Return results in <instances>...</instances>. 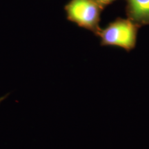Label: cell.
I'll list each match as a JSON object with an SVG mask.
<instances>
[{
  "label": "cell",
  "instance_id": "1",
  "mask_svg": "<svg viewBox=\"0 0 149 149\" xmlns=\"http://www.w3.org/2000/svg\"><path fill=\"white\" fill-rule=\"evenodd\" d=\"M137 33V26L133 21L119 19L112 22L97 34L102 46H115L130 51L135 46Z\"/></svg>",
  "mask_w": 149,
  "mask_h": 149
},
{
  "label": "cell",
  "instance_id": "2",
  "mask_svg": "<svg viewBox=\"0 0 149 149\" xmlns=\"http://www.w3.org/2000/svg\"><path fill=\"white\" fill-rule=\"evenodd\" d=\"M68 18L79 26L98 33L100 6L94 0H72L67 6Z\"/></svg>",
  "mask_w": 149,
  "mask_h": 149
},
{
  "label": "cell",
  "instance_id": "3",
  "mask_svg": "<svg viewBox=\"0 0 149 149\" xmlns=\"http://www.w3.org/2000/svg\"><path fill=\"white\" fill-rule=\"evenodd\" d=\"M128 8L133 22L149 24V0H128Z\"/></svg>",
  "mask_w": 149,
  "mask_h": 149
},
{
  "label": "cell",
  "instance_id": "4",
  "mask_svg": "<svg viewBox=\"0 0 149 149\" xmlns=\"http://www.w3.org/2000/svg\"><path fill=\"white\" fill-rule=\"evenodd\" d=\"M94 1L96 3H97L100 6H106L110 3H111L114 0H94Z\"/></svg>",
  "mask_w": 149,
  "mask_h": 149
},
{
  "label": "cell",
  "instance_id": "5",
  "mask_svg": "<svg viewBox=\"0 0 149 149\" xmlns=\"http://www.w3.org/2000/svg\"><path fill=\"white\" fill-rule=\"evenodd\" d=\"M7 97H8V94L5 95H3V96L1 97H0V104L2 103L3 101H4L6 99Z\"/></svg>",
  "mask_w": 149,
  "mask_h": 149
}]
</instances>
